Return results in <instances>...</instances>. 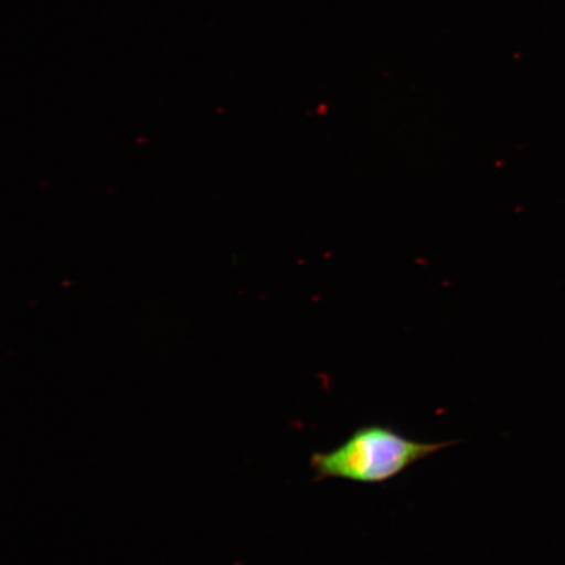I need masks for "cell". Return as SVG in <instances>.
Here are the masks:
<instances>
[{
  "instance_id": "1",
  "label": "cell",
  "mask_w": 565,
  "mask_h": 565,
  "mask_svg": "<svg viewBox=\"0 0 565 565\" xmlns=\"http://www.w3.org/2000/svg\"><path fill=\"white\" fill-rule=\"evenodd\" d=\"M455 443H422L383 424L359 427L339 447L310 457L316 482L343 479L380 484L397 478L415 463Z\"/></svg>"
}]
</instances>
